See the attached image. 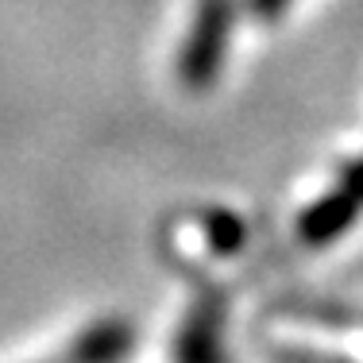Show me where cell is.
Masks as SVG:
<instances>
[{"label": "cell", "instance_id": "obj_1", "mask_svg": "<svg viewBox=\"0 0 363 363\" xmlns=\"http://www.w3.org/2000/svg\"><path fill=\"white\" fill-rule=\"evenodd\" d=\"M232 20H236V0H201L197 4L194 28L178 50V77L186 89L201 93L220 77Z\"/></svg>", "mask_w": 363, "mask_h": 363}, {"label": "cell", "instance_id": "obj_2", "mask_svg": "<svg viewBox=\"0 0 363 363\" xmlns=\"http://www.w3.org/2000/svg\"><path fill=\"white\" fill-rule=\"evenodd\" d=\"M224 306L220 290H205L178 328L174 363H224Z\"/></svg>", "mask_w": 363, "mask_h": 363}, {"label": "cell", "instance_id": "obj_3", "mask_svg": "<svg viewBox=\"0 0 363 363\" xmlns=\"http://www.w3.org/2000/svg\"><path fill=\"white\" fill-rule=\"evenodd\" d=\"M359 197L356 194H348V189H333V194H325V197H317L313 205H309L306 213H301V220H298V236H301V244H309V247H325V244H333L336 236H344V232L356 224L359 217Z\"/></svg>", "mask_w": 363, "mask_h": 363}, {"label": "cell", "instance_id": "obj_4", "mask_svg": "<svg viewBox=\"0 0 363 363\" xmlns=\"http://www.w3.org/2000/svg\"><path fill=\"white\" fill-rule=\"evenodd\" d=\"M135 344V333L128 321H97L85 333H77V340L66 348L62 363H120L128 359Z\"/></svg>", "mask_w": 363, "mask_h": 363}, {"label": "cell", "instance_id": "obj_5", "mask_svg": "<svg viewBox=\"0 0 363 363\" xmlns=\"http://www.w3.org/2000/svg\"><path fill=\"white\" fill-rule=\"evenodd\" d=\"M201 228H205V240H209V247H213L217 255L240 252V247H244V240H247V224L240 220L236 213H228V209L205 213Z\"/></svg>", "mask_w": 363, "mask_h": 363}, {"label": "cell", "instance_id": "obj_6", "mask_svg": "<svg viewBox=\"0 0 363 363\" xmlns=\"http://www.w3.org/2000/svg\"><path fill=\"white\" fill-rule=\"evenodd\" d=\"M247 8H252L259 20H274V16H282L290 8V0H247Z\"/></svg>", "mask_w": 363, "mask_h": 363}, {"label": "cell", "instance_id": "obj_7", "mask_svg": "<svg viewBox=\"0 0 363 363\" xmlns=\"http://www.w3.org/2000/svg\"><path fill=\"white\" fill-rule=\"evenodd\" d=\"M344 189H348V194H356L359 201H363V159L348 167V174H344Z\"/></svg>", "mask_w": 363, "mask_h": 363}]
</instances>
